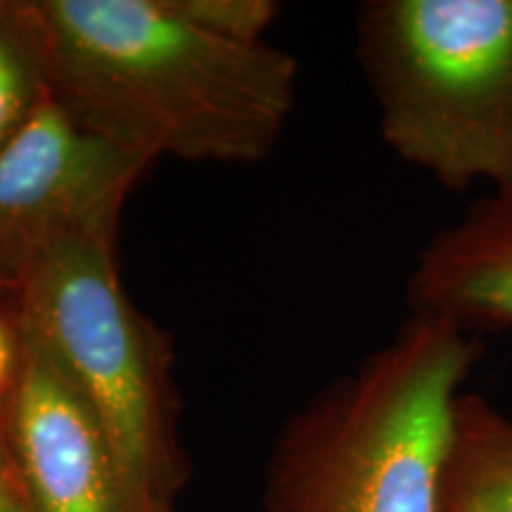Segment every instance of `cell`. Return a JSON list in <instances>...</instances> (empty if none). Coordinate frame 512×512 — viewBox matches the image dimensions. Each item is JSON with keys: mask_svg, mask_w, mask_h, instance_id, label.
Listing matches in <instances>:
<instances>
[{"mask_svg": "<svg viewBox=\"0 0 512 512\" xmlns=\"http://www.w3.org/2000/svg\"><path fill=\"white\" fill-rule=\"evenodd\" d=\"M406 299L411 313L444 318L472 337L512 330V183L472 200L427 240Z\"/></svg>", "mask_w": 512, "mask_h": 512, "instance_id": "obj_7", "label": "cell"}, {"mask_svg": "<svg viewBox=\"0 0 512 512\" xmlns=\"http://www.w3.org/2000/svg\"><path fill=\"white\" fill-rule=\"evenodd\" d=\"M0 512H31V508L27 505V501H24L22 491H19V494L12 496L8 503L0 505Z\"/></svg>", "mask_w": 512, "mask_h": 512, "instance_id": "obj_13", "label": "cell"}, {"mask_svg": "<svg viewBox=\"0 0 512 512\" xmlns=\"http://www.w3.org/2000/svg\"><path fill=\"white\" fill-rule=\"evenodd\" d=\"M150 164L83 128L48 93L0 150V278L15 285L57 242L117 230L128 192Z\"/></svg>", "mask_w": 512, "mask_h": 512, "instance_id": "obj_5", "label": "cell"}, {"mask_svg": "<svg viewBox=\"0 0 512 512\" xmlns=\"http://www.w3.org/2000/svg\"><path fill=\"white\" fill-rule=\"evenodd\" d=\"M185 22L238 43H264L261 36L278 15L271 0H169Z\"/></svg>", "mask_w": 512, "mask_h": 512, "instance_id": "obj_10", "label": "cell"}, {"mask_svg": "<svg viewBox=\"0 0 512 512\" xmlns=\"http://www.w3.org/2000/svg\"><path fill=\"white\" fill-rule=\"evenodd\" d=\"M114 235H81L36 256L12 285L17 328L62 363L119 460L133 512H176L185 458L159 335L121 287Z\"/></svg>", "mask_w": 512, "mask_h": 512, "instance_id": "obj_4", "label": "cell"}, {"mask_svg": "<svg viewBox=\"0 0 512 512\" xmlns=\"http://www.w3.org/2000/svg\"><path fill=\"white\" fill-rule=\"evenodd\" d=\"M17 363V335L15 332H8L3 323H0V399H3L5 389L12 380V373H15Z\"/></svg>", "mask_w": 512, "mask_h": 512, "instance_id": "obj_12", "label": "cell"}, {"mask_svg": "<svg viewBox=\"0 0 512 512\" xmlns=\"http://www.w3.org/2000/svg\"><path fill=\"white\" fill-rule=\"evenodd\" d=\"M15 494H19V482L15 475V465H12L8 437H5L3 399H0V505L8 503Z\"/></svg>", "mask_w": 512, "mask_h": 512, "instance_id": "obj_11", "label": "cell"}, {"mask_svg": "<svg viewBox=\"0 0 512 512\" xmlns=\"http://www.w3.org/2000/svg\"><path fill=\"white\" fill-rule=\"evenodd\" d=\"M48 93L46 62L24 3L0 0V150Z\"/></svg>", "mask_w": 512, "mask_h": 512, "instance_id": "obj_9", "label": "cell"}, {"mask_svg": "<svg viewBox=\"0 0 512 512\" xmlns=\"http://www.w3.org/2000/svg\"><path fill=\"white\" fill-rule=\"evenodd\" d=\"M50 95L83 128L157 162L256 164L297 100V62L185 22L169 0H22Z\"/></svg>", "mask_w": 512, "mask_h": 512, "instance_id": "obj_1", "label": "cell"}, {"mask_svg": "<svg viewBox=\"0 0 512 512\" xmlns=\"http://www.w3.org/2000/svg\"><path fill=\"white\" fill-rule=\"evenodd\" d=\"M446 512H512V415L463 392L444 472Z\"/></svg>", "mask_w": 512, "mask_h": 512, "instance_id": "obj_8", "label": "cell"}, {"mask_svg": "<svg viewBox=\"0 0 512 512\" xmlns=\"http://www.w3.org/2000/svg\"><path fill=\"white\" fill-rule=\"evenodd\" d=\"M3 394L12 465L31 512H133L105 427L50 351L15 328Z\"/></svg>", "mask_w": 512, "mask_h": 512, "instance_id": "obj_6", "label": "cell"}, {"mask_svg": "<svg viewBox=\"0 0 512 512\" xmlns=\"http://www.w3.org/2000/svg\"><path fill=\"white\" fill-rule=\"evenodd\" d=\"M356 53L396 157L451 192L512 183V0H370Z\"/></svg>", "mask_w": 512, "mask_h": 512, "instance_id": "obj_3", "label": "cell"}, {"mask_svg": "<svg viewBox=\"0 0 512 512\" xmlns=\"http://www.w3.org/2000/svg\"><path fill=\"white\" fill-rule=\"evenodd\" d=\"M484 351L448 320L411 313L283 427L264 512H446L453 411Z\"/></svg>", "mask_w": 512, "mask_h": 512, "instance_id": "obj_2", "label": "cell"}]
</instances>
